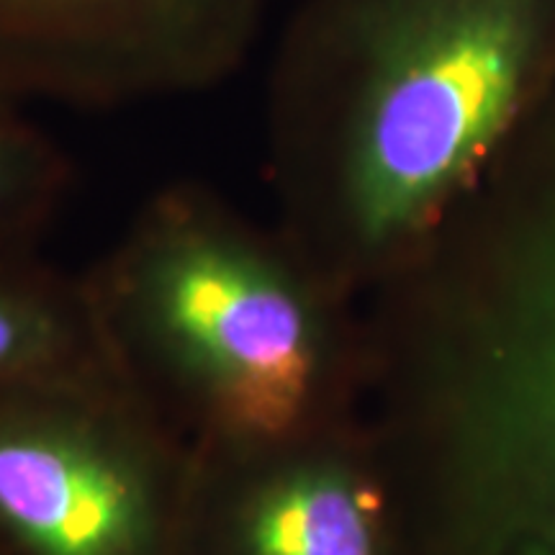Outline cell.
I'll return each instance as SVG.
<instances>
[{
  "label": "cell",
  "instance_id": "obj_1",
  "mask_svg": "<svg viewBox=\"0 0 555 555\" xmlns=\"http://www.w3.org/2000/svg\"><path fill=\"white\" fill-rule=\"evenodd\" d=\"M555 86V0H309L268 101L275 227L343 294L406 262Z\"/></svg>",
  "mask_w": 555,
  "mask_h": 555
},
{
  "label": "cell",
  "instance_id": "obj_2",
  "mask_svg": "<svg viewBox=\"0 0 555 555\" xmlns=\"http://www.w3.org/2000/svg\"><path fill=\"white\" fill-rule=\"evenodd\" d=\"M82 281L114 371L193 448L343 422L337 291L217 191L152 193Z\"/></svg>",
  "mask_w": 555,
  "mask_h": 555
},
{
  "label": "cell",
  "instance_id": "obj_3",
  "mask_svg": "<svg viewBox=\"0 0 555 555\" xmlns=\"http://www.w3.org/2000/svg\"><path fill=\"white\" fill-rule=\"evenodd\" d=\"M191 476L119 373L0 391V555H178Z\"/></svg>",
  "mask_w": 555,
  "mask_h": 555
},
{
  "label": "cell",
  "instance_id": "obj_4",
  "mask_svg": "<svg viewBox=\"0 0 555 555\" xmlns=\"http://www.w3.org/2000/svg\"><path fill=\"white\" fill-rule=\"evenodd\" d=\"M273 0H0V99L111 108L219 86Z\"/></svg>",
  "mask_w": 555,
  "mask_h": 555
},
{
  "label": "cell",
  "instance_id": "obj_5",
  "mask_svg": "<svg viewBox=\"0 0 555 555\" xmlns=\"http://www.w3.org/2000/svg\"><path fill=\"white\" fill-rule=\"evenodd\" d=\"M391 481L343 422L237 448H193L178 555H386Z\"/></svg>",
  "mask_w": 555,
  "mask_h": 555
},
{
  "label": "cell",
  "instance_id": "obj_6",
  "mask_svg": "<svg viewBox=\"0 0 555 555\" xmlns=\"http://www.w3.org/2000/svg\"><path fill=\"white\" fill-rule=\"evenodd\" d=\"M116 373L86 281L39 253L0 258V391Z\"/></svg>",
  "mask_w": 555,
  "mask_h": 555
},
{
  "label": "cell",
  "instance_id": "obj_7",
  "mask_svg": "<svg viewBox=\"0 0 555 555\" xmlns=\"http://www.w3.org/2000/svg\"><path fill=\"white\" fill-rule=\"evenodd\" d=\"M73 189V165L18 103L0 99V258L31 255Z\"/></svg>",
  "mask_w": 555,
  "mask_h": 555
}]
</instances>
